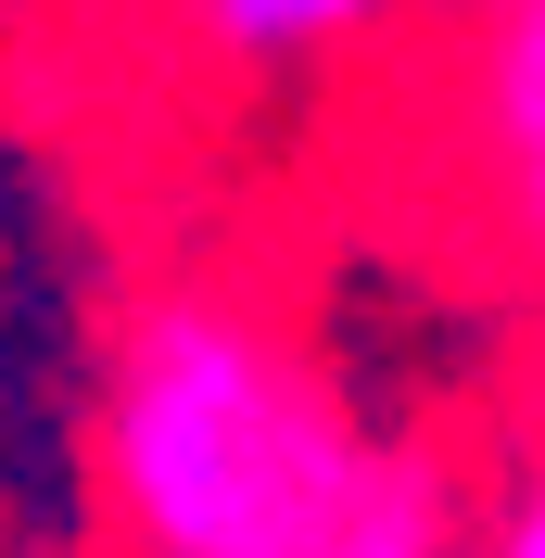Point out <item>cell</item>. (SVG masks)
<instances>
[{
	"label": "cell",
	"mask_w": 545,
	"mask_h": 558,
	"mask_svg": "<svg viewBox=\"0 0 545 558\" xmlns=\"http://www.w3.org/2000/svg\"><path fill=\"white\" fill-rule=\"evenodd\" d=\"M355 407L229 279L140 292L102 368V483L140 558H317L355 483Z\"/></svg>",
	"instance_id": "1"
},
{
	"label": "cell",
	"mask_w": 545,
	"mask_h": 558,
	"mask_svg": "<svg viewBox=\"0 0 545 558\" xmlns=\"http://www.w3.org/2000/svg\"><path fill=\"white\" fill-rule=\"evenodd\" d=\"M153 13L216 76H305V64H342V51L419 26L432 0H153Z\"/></svg>",
	"instance_id": "2"
},
{
	"label": "cell",
	"mask_w": 545,
	"mask_h": 558,
	"mask_svg": "<svg viewBox=\"0 0 545 558\" xmlns=\"http://www.w3.org/2000/svg\"><path fill=\"white\" fill-rule=\"evenodd\" d=\"M317 558H470V483H457V457L368 432V457H355Z\"/></svg>",
	"instance_id": "3"
},
{
	"label": "cell",
	"mask_w": 545,
	"mask_h": 558,
	"mask_svg": "<svg viewBox=\"0 0 545 558\" xmlns=\"http://www.w3.org/2000/svg\"><path fill=\"white\" fill-rule=\"evenodd\" d=\"M457 140L470 166H508L545 140V0H470V38H457Z\"/></svg>",
	"instance_id": "4"
},
{
	"label": "cell",
	"mask_w": 545,
	"mask_h": 558,
	"mask_svg": "<svg viewBox=\"0 0 545 558\" xmlns=\"http://www.w3.org/2000/svg\"><path fill=\"white\" fill-rule=\"evenodd\" d=\"M482 191H495V216H508L520 267H545V140H533V153H508V166H482Z\"/></svg>",
	"instance_id": "5"
},
{
	"label": "cell",
	"mask_w": 545,
	"mask_h": 558,
	"mask_svg": "<svg viewBox=\"0 0 545 558\" xmlns=\"http://www.w3.org/2000/svg\"><path fill=\"white\" fill-rule=\"evenodd\" d=\"M470 558H545V457H533V470H520V495H508V508H495V533H482Z\"/></svg>",
	"instance_id": "6"
}]
</instances>
